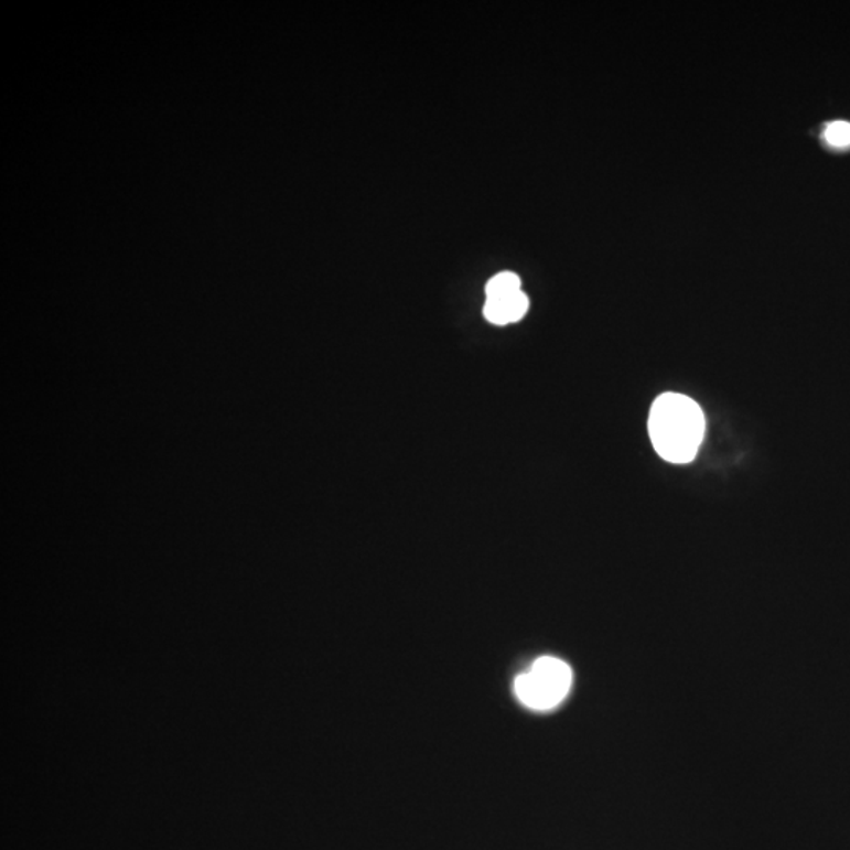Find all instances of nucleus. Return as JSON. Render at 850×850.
Returning a JSON list of instances; mask_svg holds the SVG:
<instances>
[{
	"instance_id": "nucleus-1",
	"label": "nucleus",
	"mask_w": 850,
	"mask_h": 850,
	"mask_svg": "<svg viewBox=\"0 0 850 850\" xmlns=\"http://www.w3.org/2000/svg\"><path fill=\"white\" fill-rule=\"evenodd\" d=\"M704 432L706 419L701 407L684 394H661L650 408V441L666 462H691L697 458Z\"/></svg>"
},
{
	"instance_id": "nucleus-2",
	"label": "nucleus",
	"mask_w": 850,
	"mask_h": 850,
	"mask_svg": "<svg viewBox=\"0 0 850 850\" xmlns=\"http://www.w3.org/2000/svg\"><path fill=\"white\" fill-rule=\"evenodd\" d=\"M572 686V671L557 657L537 658L528 673L515 679V693L528 708L548 710L558 706Z\"/></svg>"
},
{
	"instance_id": "nucleus-3",
	"label": "nucleus",
	"mask_w": 850,
	"mask_h": 850,
	"mask_svg": "<svg viewBox=\"0 0 850 850\" xmlns=\"http://www.w3.org/2000/svg\"><path fill=\"white\" fill-rule=\"evenodd\" d=\"M528 308V297L524 292H517L506 298H487L484 315L493 325H507L524 319Z\"/></svg>"
},
{
	"instance_id": "nucleus-4",
	"label": "nucleus",
	"mask_w": 850,
	"mask_h": 850,
	"mask_svg": "<svg viewBox=\"0 0 850 850\" xmlns=\"http://www.w3.org/2000/svg\"><path fill=\"white\" fill-rule=\"evenodd\" d=\"M520 286V278H518L517 275L507 273L506 271V273L496 275L495 278H492L491 281L487 282L485 293H487V298H506L510 297V294L521 292Z\"/></svg>"
},
{
	"instance_id": "nucleus-5",
	"label": "nucleus",
	"mask_w": 850,
	"mask_h": 850,
	"mask_svg": "<svg viewBox=\"0 0 850 850\" xmlns=\"http://www.w3.org/2000/svg\"><path fill=\"white\" fill-rule=\"evenodd\" d=\"M826 139L833 147L850 146V123L849 121H833L826 128Z\"/></svg>"
}]
</instances>
